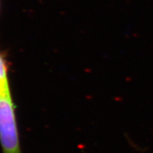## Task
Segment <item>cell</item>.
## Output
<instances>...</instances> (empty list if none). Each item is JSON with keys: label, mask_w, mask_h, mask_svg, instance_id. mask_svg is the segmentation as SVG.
Listing matches in <instances>:
<instances>
[{"label": "cell", "mask_w": 153, "mask_h": 153, "mask_svg": "<svg viewBox=\"0 0 153 153\" xmlns=\"http://www.w3.org/2000/svg\"><path fill=\"white\" fill-rule=\"evenodd\" d=\"M0 141L4 153H21L11 96L0 97Z\"/></svg>", "instance_id": "6da1fadb"}, {"label": "cell", "mask_w": 153, "mask_h": 153, "mask_svg": "<svg viewBox=\"0 0 153 153\" xmlns=\"http://www.w3.org/2000/svg\"><path fill=\"white\" fill-rule=\"evenodd\" d=\"M11 96L9 90L7 68L5 61L0 55V97Z\"/></svg>", "instance_id": "7a4b0ae2"}]
</instances>
